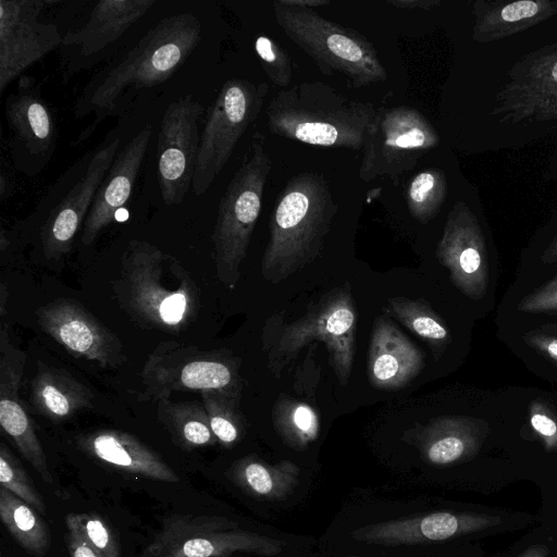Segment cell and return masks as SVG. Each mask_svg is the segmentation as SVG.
I'll return each mask as SVG.
<instances>
[{"label": "cell", "mask_w": 557, "mask_h": 557, "mask_svg": "<svg viewBox=\"0 0 557 557\" xmlns=\"http://www.w3.org/2000/svg\"><path fill=\"white\" fill-rule=\"evenodd\" d=\"M356 322V307L349 288H334L301 319L285 325L273 352L287 362L304 346L313 341L322 342L339 383L346 385L355 359Z\"/></svg>", "instance_id": "obj_10"}, {"label": "cell", "mask_w": 557, "mask_h": 557, "mask_svg": "<svg viewBox=\"0 0 557 557\" xmlns=\"http://www.w3.org/2000/svg\"><path fill=\"white\" fill-rule=\"evenodd\" d=\"M40 329L76 358L117 368L126 355L120 338L79 301L57 298L37 310Z\"/></svg>", "instance_id": "obj_15"}, {"label": "cell", "mask_w": 557, "mask_h": 557, "mask_svg": "<svg viewBox=\"0 0 557 557\" xmlns=\"http://www.w3.org/2000/svg\"><path fill=\"white\" fill-rule=\"evenodd\" d=\"M335 211L326 184L318 176L304 174L290 182L271 220L262 276L277 284L314 260Z\"/></svg>", "instance_id": "obj_3"}, {"label": "cell", "mask_w": 557, "mask_h": 557, "mask_svg": "<svg viewBox=\"0 0 557 557\" xmlns=\"http://www.w3.org/2000/svg\"><path fill=\"white\" fill-rule=\"evenodd\" d=\"M273 424L281 438L295 450L306 449L319 436L318 414L302 401L280 400L273 410Z\"/></svg>", "instance_id": "obj_32"}, {"label": "cell", "mask_w": 557, "mask_h": 557, "mask_svg": "<svg viewBox=\"0 0 557 557\" xmlns=\"http://www.w3.org/2000/svg\"><path fill=\"white\" fill-rule=\"evenodd\" d=\"M389 3L393 4V5L400 7V8H405V7H409V8L419 7V8L429 9L432 5L438 4L440 2L438 1H425V0L424 1H418V0H414V1H389Z\"/></svg>", "instance_id": "obj_44"}, {"label": "cell", "mask_w": 557, "mask_h": 557, "mask_svg": "<svg viewBox=\"0 0 557 557\" xmlns=\"http://www.w3.org/2000/svg\"><path fill=\"white\" fill-rule=\"evenodd\" d=\"M256 135L239 169L220 199L212 233L213 255L219 281L233 287L240 275L252 231L257 223L271 161Z\"/></svg>", "instance_id": "obj_5"}, {"label": "cell", "mask_w": 557, "mask_h": 557, "mask_svg": "<svg viewBox=\"0 0 557 557\" xmlns=\"http://www.w3.org/2000/svg\"><path fill=\"white\" fill-rule=\"evenodd\" d=\"M275 15L285 33L329 72L339 71L355 85L386 78L372 46L359 35L282 1L275 2Z\"/></svg>", "instance_id": "obj_8"}, {"label": "cell", "mask_w": 557, "mask_h": 557, "mask_svg": "<svg viewBox=\"0 0 557 557\" xmlns=\"http://www.w3.org/2000/svg\"><path fill=\"white\" fill-rule=\"evenodd\" d=\"M0 483L2 487L26 502L40 515L46 513L44 498L21 461L4 443L0 444Z\"/></svg>", "instance_id": "obj_35"}, {"label": "cell", "mask_w": 557, "mask_h": 557, "mask_svg": "<svg viewBox=\"0 0 557 557\" xmlns=\"http://www.w3.org/2000/svg\"><path fill=\"white\" fill-rule=\"evenodd\" d=\"M502 519L482 512L432 511L366 524L355 529V541L382 546L443 542L498 525Z\"/></svg>", "instance_id": "obj_18"}, {"label": "cell", "mask_w": 557, "mask_h": 557, "mask_svg": "<svg viewBox=\"0 0 557 557\" xmlns=\"http://www.w3.org/2000/svg\"><path fill=\"white\" fill-rule=\"evenodd\" d=\"M349 557H360V556H349Z\"/></svg>", "instance_id": "obj_47"}, {"label": "cell", "mask_w": 557, "mask_h": 557, "mask_svg": "<svg viewBox=\"0 0 557 557\" xmlns=\"http://www.w3.org/2000/svg\"><path fill=\"white\" fill-rule=\"evenodd\" d=\"M436 256L453 283L466 296L480 299L488 284V261L484 238L468 208L457 207L447 220Z\"/></svg>", "instance_id": "obj_21"}, {"label": "cell", "mask_w": 557, "mask_h": 557, "mask_svg": "<svg viewBox=\"0 0 557 557\" xmlns=\"http://www.w3.org/2000/svg\"><path fill=\"white\" fill-rule=\"evenodd\" d=\"M548 555L549 549L547 548V546L542 544H534L528 547L517 557H548Z\"/></svg>", "instance_id": "obj_42"}, {"label": "cell", "mask_w": 557, "mask_h": 557, "mask_svg": "<svg viewBox=\"0 0 557 557\" xmlns=\"http://www.w3.org/2000/svg\"><path fill=\"white\" fill-rule=\"evenodd\" d=\"M473 38L488 42L515 35L557 13V0H520L510 3L478 1Z\"/></svg>", "instance_id": "obj_27"}, {"label": "cell", "mask_w": 557, "mask_h": 557, "mask_svg": "<svg viewBox=\"0 0 557 557\" xmlns=\"http://www.w3.org/2000/svg\"><path fill=\"white\" fill-rule=\"evenodd\" d=\"M65 542L70 557H104L73 532L67 531Z\"/></svg>", "instance_id": "obj_41"}, {"label": "cell", "mask_w": 557, "mask_h": 557, "mask_svg": "<svg viewBox=\"0 0 557 557\" xmlns=\"http://www.w3.org/2000/svg\"><path fill=\"white\" fill-rule=\"evenodd\" d=\"M423 368L421 351L386 318L373 325L368 354V375L379 389H398Z\"/></svg>", "instance_id": "obj_24"}, {"label": "cell", "mask_w": 557, "mask_h": 557, "mask_svg": "<svg viewBox=\"0 0 557 557\" xmlns=\"http://www.w3.org/2000/svg\"><path fill=\"white\" fill-rule=\"evenodd\" d=\"M525 341L539 352L557 362V334L533 332L525 336Z\"/></svg>", "instance_id": "obj_40"}, {"label": "cell", "mask_w": 557, "mask_h": 557, "mask_svg": "<svg viewBox=\"0 0 557 557\" xmlns=\"http://www.w3.org/2000/svg\"><path fill=\"white\" fill-rule=\"evenodd\" d=\"M157 418L181 449L189 451L218 443L202 403L161 399L158 401Z\"/></svg>", "instance_id": "obj_29"}, {"label": "cell", "mask_w": 557, "mask_h": 557, "mask_svg": "<svg viewBox=\"0 0 557 557\" xmlns=\"http://www.w3.org/2000/svg\"><path fill=\"white\" fill-rule=\"evenodd\" d=\"M27 355L15 347L4 324L0 331V425L21 455L46 483H52L44 447L36 434L20 388Z\"/></svg>", "instance_id": "obj_19"}, {"label": "cell", "mask_w": 557, "mask_h": 557, "mask_svg": "<svg viewBox=\"0 0 557 557\" xmlns=\"http://www.w3.org/2000/svg\"><path fill=\"white\" fill-rule=\"evenodd\" d=\"M112 136L81 161L75 181L53 203L44 222L40 238L44 255L57 260L66 255L79 228L84 226L96 194L110 170L120 147Z\"/></svg>", "instance_id": "obj_12"}, {"label": "cell", "mask_w": 557, "mask_h": 557, "mask_svg": "<svg viewBox=\"0 0 557 557\" xmlns=\"http://www.w3.org/2000/svg\"><path fill=\"white\" fill-rule=\"evenodd\" d=\"M151 135L152 127L147 124L116 153L85 220L84 245H91L131 199Z\"/></svg>", "instance_id": "obj_22"}, {"label": "cell", "mask_w": 557, "mask_h": 557, "mask_svg": "<svg viewBox=\"0 0 557 557\" xmlns=\"http://www.w3.org/2000/svg\"><path fill=\"white\" fill-rule=\"evenodd\" d=\"M267 85L231 78L211 104L200 137L191 190L203 195L228 161L237 141L257 117Z\"/></svg>", "instance_id": "obj_9"}, {"label": "cell", "mask_w": 557, "mask_h": 557, "mask_svg": "<svg viewBox=\"0 0 557 557\" xmlns=\"http://www.w3.org/2000/svg\"><path fill=\"white\" fill-rule=\"evenodd\" d=\"M273 133L314 146L363 147L376 114L322 84L282 91L269 107Z\"/></svg>", "instance_id": "obj_4"}, {"label": "cell", "mask_w": 557, "mask_h": 557, "mask_svg": "<svg viewBox=\"0 0 557 557\" xmlns=\"http://www.w3.org/2000/svg\"><path fill=\"white\" fill-rule=\"evenodd\" d=\"M4 116L14 166L28 176L39 174L53 156L58 131L55 112L35 77H20L5 99Z\"/></svg>", "instance_id": "obj_11"}, {"label": "cell", "mask_w": 557, "mask_h": 557, "mask_svg": "<svg viewBox=\"0 0 557 557\" xmlns=\"http://www.w3.org/2000/svg\"><path fill=\"white\" fill-rule=\"evenodd\" d=\"M445 196V181L442 174L422 172L409 187V208L420 221L430 220L438 210Z\"/></svg>", "instance_id": "obj_36"}, {"label": "cell", "mask_w": 557, "mask_h": 557, "mask_svg": "<svg viewBox=\"0 0 557 557\" xmlns=\"http://www.w3.org/2000/svg\"><path fill=\"white\" fill-rule=\"evenodd\" d=\"M518 309L529 313L557 312V275L523 297Z\"/></svg>", "instance_id": "obj_38"}, {"label": "cell", "mask_w": 557, "mask_h": 557, "mask_svg": "<svg viewBox=\"0 0 557 557\" xmlns=\"http://www.w3.org/2000/svg\"><path fill=\"white\" fill-rule=\"evenodd\" d=\"M94 394L65 369L37 363L30 383V406L53 422H63L94 406Z\"/></svg>", "instance_id": "obj_26"}, {"label": "cell", "mask_w": 557, "mask_h": 557, "mask_svg": "<svg viewBox=\"0 0 557 557\" xmlns=\"http://www.w3.org/2000/svg\"><path fill=\"white\" fill-rule=\"evenodd\" d=\"M66 530L79 535L104 557H121V545L112 525L98 512H70Z\"/></svg>", "instance_id": "obj_34"}, {"label": "cell", "mask_w": 557, "mask_h": 557, "mask_svg": "<svg viewBox=\"0 0 557 557\" xmlns=\"http://www.w3.org/2000/svg\"><path fill=\"white\" fill-rule=\"evenodd\" d=\"M255 48L269 77L278 86L288 85L292 66L285 51L265 36L257 38Z\"/></svg>", "instance_id": "obj_37"}, {"label": "cell", "mask_w": 557, "mask_h": 557, "mask_svg": "<svg viewBox=\"0 0 557 557\" xmlns=\"http://www.w3.org/2000/svg\"><path fill=\"white\" fill-rule=\"evenodd\" d=\"M283 3L298 8L311 9L318 5H325L329 1L324 0H282Z\"/></svg>", "instance_id": "obj_43"}, {"label": "cell", "mask_w": 557, "mask_h": 557, "mask_svg": "<svg viewBox=\"0 0 557 557\" xmlns=\"http://www.w3.org/2000/svg\"><path fill=\"white\" fill-rule=\"evenodd\" d=\"M140 400L169 399L175 392L240 389L237 361L223 350L161 342L140 372Z\"/></svg>", "instance_id": "obj_7"}, {"label": "cell", "mask_w": 557, "mask_h": 557, "mask_svg": "<svg viewBox=\"0 0 557 557\" xmlns=\"http://www.w3.org/2000/svg\"><path fill=\"white\" fill-rule=\"evenodd\" d=\"M438 141L432 126L417 111L405 108L375 116L363 147L364 159L360 175H397L412 166L419 152Z\"/></svg>", "instance_id": "obj_16"}, {"label": "cell", "mask_w": 557, "mask_h": 557, "mask_svg": "<svg viewBox=\"0 0 557 557\" xmlns=\"http://www.w3.org/2000/svg\"><path fill=\"white\" fill-rule=\"evenodd\" d=\"M114 293L122 310L147 330L177 334L200 310L199 288L172 255L146 240H131L121 258Z\"/></svg>", "instance_id": "obj_2"}, {"label": "cell", "mask_w": 557, "mask_h": 557, "mask_svg": "<svg viewBox=\"0 0 557 557\" xmlns=\"http://www.w3.org/2000/svg\"><path fill=\"white\" fill-rule=\"evenodd\" d=\"M486 435V425L467 417L431 420L418 433L421 457L433 466H449L476 455Z\"/></svg>", "instance_id": "obj_25"}, {"label": "cell", "mask_w": 557, "mask_h": 557, "mask_svg": "<svg viewBox=\"0 0 557 557\" xmlns=\"http://www.w3.org/2000/svg\"><path fill=\"white\" fill-rule=\"evenodd\" d=\"M201 29L200 21L190 12L164 17L126 53L96 72L75 102L77 117L95 116L77 143L114 115L127 95L168 81L200 42Z\"/></svg>", "instance_id": "obj_1"}, {"label": "cell", "mask_w": 557, "mask_h": 557, "mask_svg": "<svg viewBox=\"0 0 557 557\" xmlns=\"http://www.w3.org/2000/svg\"><path fill=\"white\" fill-rule=\"evenodd\" d=\"M388 312L405 326L428 342L436 352H441L449 342V332L433 309L421 300L404 297L388 299Z\"/></svg>", "instance_id": "obj_33"}, {"label": "cell", "mask_w": 557, "mask_h": 557, "mask_svg": "<svg viewBox=\"0 0 557 557\" xmlns=\"http://www.w3.org/2000/svg\"><path fill=\"white\" fill-rule=\"evenodd\" d=\"M530 425L542 441L546 450L557 453V420L541 403L533 404L531 408Z\"/></svg>", "instance_id": "obj_39"}, {"label": "cell", "mask_w": 557, "mask_h": 557, "mask_svg": "<svg viewBox=\"0 0 557 557\" xmlns=\"http://www.w3.org/2000/svg\"><path fill=\"white\" fill-rule=\"evenodd\" d=\"M203 107L191 96L171 102L161 119L157 147V177L165 205H180L191 187L200 137L198 122Z\"/></svg>", "instance_id": "obj_13"}, {"label": "cell", "mask_w": 557, "mask_h": 557, "mask_svg": "<svg viewBox=\"0 0 557 557\" xmlns=\"http://www.w3.org/2000/svg\"><path fill=\"white\" fill-rule=\"evenodd\" d=\"M76 443L87 456L121 473L164 483L181 481L158 451L132 433L98 429L78 435Z\"/></svg>", "instance_id": "obj_23"}, {"label": "cell", "mask_w": 557, "mask_h": 557, "mask_svg": "<svg viewBox=\"0 0 557 557\" xmlns=\"http://www.w3.org/2000/svg\"><path fill=\"white\" fill-rule=\"evenodd\" d=\"M496 113L515 122L557 117V44L529 55L512 69V77L498 95Z\"/></svg>", "instance_id": "obj_20"}, {"label": "cell", "mask_w": 557, "mask_h": 557, "mask_svg": "<svg viewBox=\"0 0 557 557\" xmlns=\"http://www.w3.org/2000/svg\"><path fill=\"white\" fill-rule=\"evenodd\" d=\"M226 475L249 496L260 500H282L299 484L300 469L289 460L269 463L255 455L234 461Z\"/></svg>", "instance_id": "obj_28"}, {"label": "cell", "mask_w": 557, "mask_h": 557, "mask_svg": "<svg viewBox=\"0 0 557 557\" xmlns=\"http://www.w3.org/2000/svg\"><path fill=\"white\" fill-rule=\"evenodd\" d=\"M286 542L239 528L223 516L172 515L138 557H231L236 553L280 555Z\"/></svg>", "instance_id": "obj_6"}, {"label": "cell", "mask_w": 557, "mask_h": 557, "mask_svg": "<svg viewBox=\"0 0 557 557\" xmlns=\"http://www.w3.org/2000/svg\"><path fill=\"white\" fill-rule=\"evenodd\" d=\"M0 518L14 541L29 555L44 557L51 534L40 513L4 487H0Z\"/></svg>", "instance_id": "obj_30"}, {"label": "cell", "mask_w": 557, "mask_h": 557, "mask_svg": "<svg viewBox=\"0 0 557 557\" xmlns=\"http://www.w3.org/2000/svg\"><path fill=\"white\" fill-rule=\"evenodd\" d=\"M542 262L547 264L557 262V236L544 251L542 256Z\"/></svg>", "instance_id": "obj_45"}, {"label": "cell", "mask_w": 557, "mask_h": 557, "mask_svg": "<svg viewBox=\"0 0 557 557\" xmlns=\"http://www.w3.org/2000/svg\"><path fill=\"white\" fill-rule=\"evenodd\" d=\"M9 298V293L7 289V286L1 283L0 284V315L3 317L7 312L5 310V304L7 299Z\"/></svg>", "instance_id": "obj_46"}, {"label": "cell", "mask_w": 557, "mask_h": 557, "mask_svg": "<svg viewBox=\"0 0 557 557\" xmlns=\"http://www.w3.org/2000/svg\"><path fill=\"white\" fill-rule=\"evenodd\" d=\"M0 557H3L2 555Z\"/></svg>", "instance_id": "obj_48"}, {"label": "cell", "mask_w": 557, "mask_h": 557, "mask_svg": "<svg viewBox=\"0 0 557 557\" xmlns=\"http://www.w3.org/2000/svg\"><path fill=\"white\" fill-rule=\"evenodd\" d=\"M154 4V0L99 1L81 28L63 36L60 71L65 84L90 69L106 48L117 41Z\"/></svg>", "instance_id": "obj_17"}, {"label": "cell", "mask_w": 557, "mask_h": 557, "mask_svg": "<svg viewBox=\"0 0 557 557\" xmlns=\"http://www.w3.org/2000/svg\"><path fill=\"white\" fill-rule=\"evenodd\" d=\"M45 0H0V92L32 64L60 48L58 26L39 21Z\"/></svg>", "instance_id": "obj_14"}, {"label": "cell", "mask_w": 557, "mask_h": 557, "mask_svg": "<svg viewBox=\"0 0 557 557\" xmlns=\"http://www.w3.org/2000/svg\"><path fill=\"white\" fill-rule=\"evenodd\" d=\"M239 394L240 389L201 392L212 433L224 448H232L244 435L245 422L237 406Z\"/></svg>", "instance_id": "obj_31"}]
</instances>
